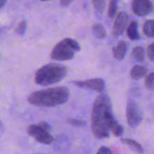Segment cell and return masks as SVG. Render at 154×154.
<instances>
[{"mask_svg":"<svg viewBox=\"0 0 154 154\" xmlns=\"http://www.w3.org/2000/svg\"><path fill=\"white\" fill-rule=\"evenodd\" d=\"M117 123L113 114L109 96L106 94L98 96L93 103L91 116V129L93 135L99 139L108 138L110 132Z\"/></svg>","mask_w":154,"mask_h":154,"instance_id":"cell-1","label":"cell"},{"mask_svg":"<svg viewBox=\"0 0 154 154\" xmlns=\"http://www.w3.org/2000/svg\"><path fill=\"white\" fill-rule=\"evenodd\" d=\"M69 98V89L57 87L33 92L29 96L28 101L35 106L55 107L66 103Z\"/></svg>","mask_w":154,"mask_h":154,"instance_id":"cell-2","label":"cell"},{"mask_svg":"<svg viewBox=\"0 0 154 154\" xmlns=\"http://www.w3.org/2000/svg\"><path fill=\"white\" fill-rule=\"evenodd\" d=\"M67 75V69L57 63H50L41 67L35 75V81L40 86L57 84Z\"/></svg>","mask_w":154,"mask_h":154,"instance_id":"cell-3","label":"cell"},{"mask_svg":"<svg viewBox=\"0 0 154 154\" xmlns=\"http://www.w3.org/2000/svg\"><path fill=\"white\" fill-rule=\"evenodd\" d=\"M80 50V45L76 41L67 38L56 45L51 51V57L57 61H66L72 60L75 51H79Z\"/></svg>","mask_w":154,"mask_h":154,"instance_id":"cell-4","label":"cell"},{"mask_svg":"<svg viewBox=\"0 0 154 154\" xmlns=\"http://www.w3.org/2000/svg\"><path fill=\"white\" fill-rule=\"evenodd\" d=\"M49 132L40 124L30 125L27 128V133L38 142L43 144H50L54 141V138Z\"/></svg>","mask_w":154,"mask_h":154,"instance_id":"cell-5","label":"cell"},{"mask_svg":"<svg viewBox=\"0 0 154 154\" xmlns=\"http://www.w3.org/2000/svg\"><path fill=\"white\" fill-rule=\"evenodd\" d=\"M126 118L128 124L132 128L138 126L142 120V113L138 105L132 100H129L127 102Z\"/></svg>","mask_w":154,"mask_h":154,"instance_id":"cell-6","label":"cell"},{"mask_svg":"<svg viewBox=\"0 0 154 154\" xmlns=\"http://www.w3.org/2000/svg\"><path fill=\"white\" fill-rule=\"evenodd\" d=\"M153 4L150 0H133L132 3V11L138 16H145L151 12Z\"/></svg>","mask_w":154,"mask_h":154,"instance_id":"cell-7","label":"cell"},{"mask_svg":"<svg viewBox=\"0 0 154 154\" xmlns=\"http://www.w3.org/2000/svg\"><path fill=\"white\" fill-rule=\"evenodd\" d=\"M74 84L80 87L90 89L98 93H102L105 90V81L102 78H93V79L87 80V81H75Z\"/></svg>","mask_w":154,"mask_h":154,"instance_id":"cell-8","label":"cell"},{"mask_svg":"<svg viewBox=\"0 0 154 154\" xmlns=\"http://www.w3.org/2000/svg\"><path fill=\"white\" fill-rule=\"evenodd\" d=\"M129 21V16L126 12L121 11L117 14L113 25V35L118 37L123 33Z\"/></svg>","mask_w":154,"mask_h":154,"instance_id":"cell-9","label":"cell"},{"mask_svg":"<svg viewBox=\"0 0 154 154\" xmlns=\"http://www.w3.org/2000/svg\"><path fill=\"white\" fill-rule=\"evenodd\" d=\"M128 50V45L124 41H120L116 46L113 47L112 51L116 60H121L124 58Z\"/></svg>","mask_w":154,"mask_h":154,"instance_id":"cell-10","label":"cell"},{"mask_svg":"<svg viewBox=\"0 0 154 154\" xmlns=\"http://www.w3.org/2000/svg\"><path fill=\"white\" fill-rule=\"evenodd\" d=\"M126 34L129 39L132 41H137L140 39V34L138 32V25L136 21H132L128 26L126 29Z\"/></svg>","mask_w":154,"mask_h":154,"instance_id":"cell-11","label":"cell"},{"mask_svg":"<svg viewBox=\"0 0 154 154\" xmlns=\"http://www.w3.org/2000/svg\"><path fill=\"white\" fill-rule=\"evenodd\" d=\"M147 72V68L144 66L136 65L132 69L130 72L131 78L134 80H138L144 78Z\"/></svg>","mask_w":154,"mask_h":154,"instance_id":"cell-12","label":"cell"},{"mask_svg":"<svg viewBox=\"0 0 154 154\" xmlns=\"http://www.w3.org/2000/svg\"><path fill=\"white\" fill-rule=\"evenodd\" d=\"M143 32L149 38H154V20H147L143 25Z\"/></svg>","mask_w":154,"mask_h":154,"instance_id":"cell-13","label":"cell"},{"mask_svg":"<svg viewBox=\"0 0 154 154\" xmlns=\"http://www.w3.org/2000/svg\"><path fill=\"white\" fill-rule=\"evenodd\" d=\"M121 141L123 144H126L128 147H131L132 150L138 152V153H143V151H144L142 146L135 140L131 139V138H122Z\"/></svg>","mask_w":154,"mask_h":154,"instance_id":"cell-14","label":"cell"},{"mask_svg":"<svg viewBox=\"0 0 154 154\" xmlns=\"http://www.w3.org/2000/svg\"><path fill=\"white\" fill-rule=\"evenodd\" d=\"M132 57L137 62H143L145 59V51L144 48L137 46L132 51Z\"/></svg>","mask_w":154,"mask_h":154,"instance_id":"cell-15","label":"cell"},{"mask_svg":"<svg viewBox=\"0 0 154 154\" xmlns=\"http://www.w3.org/2000/svg\"><path fill=\"white\" fill-rule=\"evenodd\" d=\"M92 30L94 35L96 36L98 38H105L106 37V31L103 26L101 24H94L93 26Z\"/></svg>","mask_w":154,"mask_h":154,"instance_id":"cell-16","label":"cell"},{"mask_svg":"<svg viewBox=\"0 0 154 154\" xmlns=\"http://www.w3.org/2000/svg\"><path fill=\"white\" fill-rule=\"evenodd\" d=\"M117 5H118V0H111L110 1L108 10V16L110 18H113L115 15L117 10Z\"/></svg>","mask_w":154,"mask_h":154,"instance_id":"cell-17","label":"cell"},{"mask_svg":"<svg viewBox=\"0 0 154 154\" xmlns=\"http://www.w3.org/2000/svg\"><path fill=\"white\" fill-rule=\"evenodd\" d=\"M93 5L98 12L102 13L106 6V2L105 0H93Z\"/></svg>","mask_w":154,"mask_h":154,"instance_id":"cell-18","label":"cell"},{"mask_svg":"<svg viewBox=\"0 0 154 154\" xmlns=\"http://www.w3.org/2000/svg\"><path fill=\"white\" fill-rule=\"evenodd\" d=\"M145 87L148 90H154V72L149 74L145 79Z\"/></svg>","mask_w":154,"mask_h":154,"instance_id":"cell-19","label":"cell"},{"mask_svg":"<svg viewBox=\"0 0 154 154\" xmlns=\"http://www.w3.org/2000/svg\"><path fill=\"white\" fill-rule=\"evenodd\" d=\"M112 133L115 135L116 137H120L123 135V127L120 124L117 123L116 126H114V128L111 130Z\"/></svg>","mask_w":154,"mask_h":154,"instance_id":"cell-20","label":"cell"},{"mask_svg":"<svg viewBox=\"0 0 154 154\" xmlns=\"http://www.w3.org/2000/svg\"><path fill=\"white\" fill-rule=\"evenodd\" d=\"M67 123H69V124L72 125V126H78V127L84 126V125L86 124V123L84 121V120H78V119H72V118L68 119V120H67Z\"/></svg>","mask_w":154,"mask_h":154,"instance_id":"cell-21","label":"cell"},{"mask_svg":"<svg viewBox=\"0 0 154 154\" xmlns=\"http://www.w3.org/2000/svg\"><path fill=\"white\" fill-rule=\"evenodd\" d=\"M26 28H27L26 22L25 20L22 21V22L17 26V27L16 32L20 35H23L24 33L26 32Z\"/></svg>","mask_w":154,"mask_h":154,"instance_id":"cell-22","label":"cell"},{"mask_svg":"<svg viewBox=\"0 0 154 154\" xmlns=\"http://www.w3.org/2000/svg\"><path fill=\"white\" fill-rule=\"evenodd\" d=\"M147 54L149 60L150 61L154 62V42L149 45V46L147 47Z\"/></svg>","mask_w":154,"mask_h":154,"instance_id":"cell-23","label":"cell"},{"mask_svg":"<svg viewBox=\"0 0 154 154\" xmlns=\"http://www.w3.org/2000/svg\"><path fill=\"white\" fill-rule=\"evenodd\" d=\"M113 152L110 150V148H108V147H100V148L99 149V150L97 151V153L99 154H105V153L111 154Z\"/></svg>","mask_w":154,"mask_h":154,"instance_id":"cell-24","label":"cell"},{"mask_svg":"<svg viewBox=\"0 0 154 154\" xmlns=\"http://www.w3.org/2000/svg\"><path fill=\"white\" fill-rule=\"evenodd\" d=\"M72 1L73 0H60V5L63 7H66V6L69 5Z\"/></svg>","mask_w":154,"mask_h":154,"instance_id":"cell-25","label":"cell"},{"mask_svg":"<svg viewBox=\"0 0 154 154\" xmlns=\"http://www.w3.org/2000/svg\"><path fill=\"white\" fill-rule=\"evenodd\" d=\"M39 124H40L41 126H42V127L45 128V129H47V130H48V131H51V126H50L48 124V123H39Z\"/></svg>","mask_w":154,"mask_h":154,"instance_id":"cell-26","label":"cell"},{"mask_svg":"<svg viewBox=\"0 0 154 154\" xmlns=\"http://www.w3.org/2000/svg\"><path fill=\"white\" fill-rule=\"evenodd\" d=\"M6 2H7V0H0V8H2L5 5Z\"/></svg>","mask_w":154,"mask_h":154,"instance_id":"cell-27","label":"cell"},{"mask_svg":"<svg viewBox=\"0 0 154 154\" xmlns=\"http://www.w3.org/2000/svg\"><path fill=\"white\" fill-rule=\"evenodd\" d=\"M2 132H3V126H2V123L1 121H0V135H1Z\"/></svg>","mask_w":154,"mask_h":154,"instance_id":"cell-28","label":"cell"},{"mask_svg":"<svg viewBox=\"0 0 154 154\" xmlns=\"http://www.w3.org/2000/svg\"><path fill=\"white\" fill-rule=\"evenodd\" d=\"M41 1H49V0H41Z\"/></svg>","mask_w":154,"mask_h":154,"instance_id":"cell-29","label":"cell"}]
</instances>
